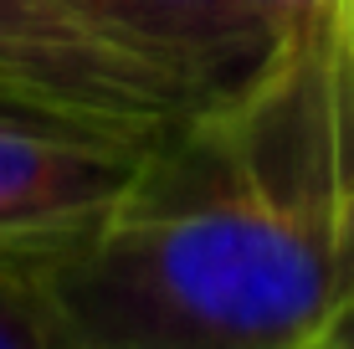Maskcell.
<instances>
[{"mask_svg":"<svg viewBox=\"0 0 354 349\" xmlns=\"http://www.w3.org/2000/svg\"><path fill=\"white\" fill-rule=\"evenodd\" d=\"M36 272L82 349H319L354 298V232L277 185L231 113H195Z\"/></svg>","mask_w":354,"mask_h":349,"instance_id":"obj_1","label":"cell"},{"mask_svg":"<svg viewBox=\"0 0 354 349\" xmlns=\"http://www.w3.org/2000/svg\"><path fill=\"white\" fill-rule=\"evenodd\" d=\"M169 129L108 124L0 93V257L41 267L97 232L133 196Z\"/></svg>","mask_w":354,"mask_h":349,"instance_id":"obj_2","label":"cell"},{"mask_svg":"<svg viewBox=\"0 0 354 349\" xmlns=\"http://www.w3.org/2000/svg\"><path fill=\"white\" fill-rule=\"evenodd\" d=\"M0 93L133 129L205 113L185 77L67 0H0Z\"/></svg>","mask_w":354,"mask_h":349,"instance_id":"obj_3","label":"cell"},{"mask_svg":"<svg viewBox=\"0 0 354 349\" xmlns=\"http://www.w3.org/2000/svg\"><path fill=\"white\" fill-rule=\"evenodd\" d=\"M103 31L195 88L205 113H236L277 72V36L257 0H67Z\"/></svg>","mask_w":354,"mask_h":349,"instance_id":"obj_4","label":"cell"},{"mask_svg":"<svg viewBox=\"0 0 354 349\" xmlns=\"http://www.w3.org/2000/svg\"><path fill=\"white\" fill-rule=\"evenodd\" d=\"M0 349H82L36 267L0 257Z\"/></svg>","mask_w":354,"mask_h":349,"instance_id":"obj_5","label":"cell"},{"mask_svg":"<svg viewBox=\"0 0 354 349\" xmlns=\"http://www.w3.org/2000/svg\"><path fill=\"white\" fill-rule=\"evenodd\" d=\"M277 36V67L344 41V0H257Z\"/></svg>","mask_w":354,"mask_h":349,"instance_id":"obj_6","label":"cell"},{"mask_svg":"<svg viewBox=\"0 0 354 349\" xmlns=\"http://www.w3.org/2000/svg\"><path fill=\"white\" fill-rule=\"evenodd\" d=\"M319 349H354V303L339 314V323H334V334L319 344Z\"/></svg>","mask_w":354,"mask_h":349,"instance_id":"obj_7","label":"cell"},{"mask_svg":"<svg viewBox=\"0 0 354 349\" xmlns=\"http://www.w3.org/2000/svg\"><path fill=\"white\" fill-rule=\"evenodd\" d=\"M344 41H349V62H354V0H344Z\"/></svg>","mask_w":354,"mask_h":349,"instance_id":"obj_8","label":"cell"},{"mask_svg":"<svg viewBox=\"0 0 354 349\" xmlns=\"http://www.w3.org/2000/svg\"><path fill=\"white\" fill-rule=\"evenodd\" d=\"M349 303H354V298H349Z\"/></svg>","mask_w":354,"mask_h":349,"instance_id":"obj_9","label":"cell"}]
</instances>
